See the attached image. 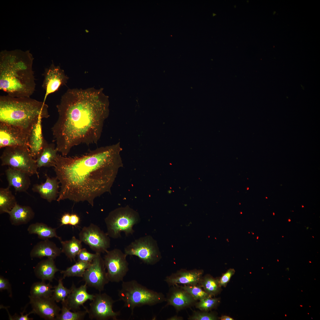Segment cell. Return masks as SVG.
<instances>
[{
    "instance_id": "6da1fadb",
    "label": "cell",
    "mask_w": 320,
    "mask_h": 320,
    "mask_svg": "<svg viewBox=\"0 0 320 320\" xmlns=\"http://www.w3.org/2000/svg\"><path fill=\"white\" fill-rule=\"evenodd\" d=\"M119 143L100 147L80 156L58 154L54 167L61 184L57 201L68 199L87 201L92 206L95 199L111 188L122 166Z\"/></svg>"
},
{
    "instance_id": "7a4b0ae2",
    "label": "cell",
    "mask_w": 320,
    "mask_h": 320,
    "mask_svg": "<svg viewBox=\"0 0 320 320\" xmlns=\"http://www.w3.org/2000/svg\"><path fill=\"white\" fill-rule=\"evenodd\" d=\"M103 89H69L56 107L58 119L51 130L58 152L66 156L73 147L97 144L109 114Z\"/></svg>"
},
{
    "instance_id": "3957f363",
    "label": "cell",
    "mask_w": 320,
    "mask_h": 320,
    "mask_svg": "<svg viewBox=\"0 0 320 320\" xmlns=\"http://www.w3.org/2000/svg\"><path fill=\"white\" fill-rule=\"evenodd\" d=\"M34 58L29 50H4L0 53V89L13 97H30L36 84Z\"/></svg>"
},
{
    "instance_id": "277c9868",
    "label": "cell",
    "mask_w": 320,
    "mask_h": 320,
    "mask_svg": "<svg viewBox=\"0 0 320 320\" xmlns=\"http://www.w3.org/2000/svg\"><path fill=\"white\" fill-rule=\"evenodd\" d=\"M44 102L30 97L0 96V123L17 127L29 134L41 119L49 116Z\"/></svg>"
},
{
    "instance_id": "5b68a950",
    "label": "cell",
    "mask_w": 320,
    "mask_h": 320,
    "mask_svg": "<svg viewBox=\"0 0 320 320\" xmlns=\"http://www.w3.org/2000/svg\"><path fill=\"white\" fill-rule=\"evenodd\" d=\"M118 296V300L124 302V307L130 309L132 315L136 307L153 306L166 301L163 293L149 289L135 280L122 281Z\"/></svg>"
},
{
    "instance_id": "8992f818",
    "label": "cell",
    "mask_w": 320,
    "mask_h": 320,
    "mask_svg": "<svg viewBox=\"0 0 320 320\" xmlns=\"http://www.w3.org/2000/svg\"><path fill=\"white\" fill-rule=\"evenodd\" d=\"M140 220L138 213L128 206L116 208L105 219L106 233L114 239L120 237L122 232L127 236L132 235L135 232L133 227Z\"/></svg>"
},
{
    "instance_id": "52a82bcc",
    "label": "cell",
    "mask_w": 320,
    "mask_h": 320,
    "mask_svg": "<svg viewBox=\"0 0 320 320\" xmlns=\"http://www.w3.org/2000/svg\"><path fill=\"white\" fill-rule=\"evenodd\" d=\"M0 158L1 166H7L21 171L30 176L36 175L39 178L36 160L32 156L27 146L5 147Z\"/></svg>"
},
{
    "instance_id": "ba28073f",
    "label": "cell",
    "mask_w": 320,
    "mask_h": 320,
    "mask_svg": "<svg viewBox=\"0 0 320 320\" xmlns=\"http://www.w3.org/2000/svg\"><path fill=\"white\" fill-rule=\"evenodd\" d=\"M124 252L127 255L135 256L144 263L153 265L161 258L156 241L150 235L137 239L126 247Z\"/></svg>"
},
{
    "instance_id": "9c48e42d",
    "label": "cell",
    "mask_w": 320,
    "mask_h": 320,
    "mask_svg": "<svg viewBox=\"0 0 320 320\" xmlns=\"http://www.w3.org/2000/svg\"><path fill=\"white\" fill-rule=\"evenodd\" d=\"M105 253L103 260L109 281L118 283L123 281L129 270L127 255L117 248L108 250Z\"/></svg>"
},
{
    "instance_id": "30bf717a",
    "label": "cell",
    "mask_w": 320,
    "mask_h": 320,
    "mask_svg": "<svg viewBox=\"0 0 320 320\" xmlns=\"http://www.w3.org/2000/svg\"><path fill=\"white\" fill-rule=\"evenodd\" d=\"M115 302L106 293L95 294L89 304V308H86L89 318L92 320H117L120 312L113 311V305Z\"/></svg>"
},
{
    "instance_id": "8fae6325",
    "label": "cell",
    "mask_w": 320,
    "mask_h": 320,
    "mask_svg": "<svg viewBox=\"0 0 320 320\" xmlns=\"http://www.w3.org/2000/svg\"><path fill=\"white\" fill-rule=\"evenodd\" d=\"M79 239L96 253H104L111 245L110 239L106 233L97 225L91 223L84 227L79 234Z\"/></svg>"
},
{
    "instance_id": "7c38bea8",
    "label": "cell",
    "mask_w": 320,
    "mask_h": 320,
    "mask_svg": "<svg viewBox=\"0 0 320 320\" xmlns=\"http://www.w3.org/2000/svg\"><path fill=\"white\" fill-rule=\"evenodd\" d=\"M96 253L90 265L85 271L82 278L87 286L94 288L101 292L110 281L103 258L100 253Z\"/></svg>"
},
{
    "instance_id": "4fadbf2b",
    "label": "cell",
    "mask_w": 320,
    "mask_h": 320,
    "mask_svg": "<svg viewBox=\"0 0 320 320\" xmlns=\"http://www.w3.org/2000/svg\"><path fill=\"white\" fill-rule=\"evenodd\" d=\"M44 79L42 87L45 91L44 102L48 95L57 91L62 86L65 85L69 77L59 66L53 63L45 69L43 74Z\"/></svg>"
},
{
    "instance_id": "5bb4252c",
    "label": "cell",
    "mask_w": 320,
    "mask_h": 320,
    "mask_svg": "<svg viewBox=\"0 0 320 320\" xmlns=\"http://www.w3.org/2000/svg\"><path fill=\"white\" fill-rule=\"evenodd\" d=\"M34 314L47 320H55L61 311L60 308L52 297H36L29 296Z\"/></svg>"
},
{
    "instance_id": "9a60e30c",
    "label": "cell",
    "mask_w": 320,
    "mask_h": 320,
    "mask_svg": "<svg viewBox=\"0 0 320 320\" xmlns=\"http://www.w3.org/2000/svg\"><path fill=\"white\" fill-rule=\"evenodd\" d=\"M28 135V134L17 127L0 123V148L27 146Z\"/></svg>"
},
{
    "instance_id": "2e32d148",
    "label": "cell",
    "mask_w": 320,
    "mask_h": 320,
    "mask_svg": "<svg viewBox=\"0 0 320 320\" xmlns=\"http://www.w3.org/2000/svg\"><path fill=\"white\" fill-rule=\"evenodd\" d=\"M166 297V306H173L177 312L194 306L197 301L179 285L170 287Z\"/></svg>"
},
{
    "instance_id": "e0dca14e",
    "label": "cell",
    "mask_w": 320,
    "mask_h": 320,
    "mask_svg": "<svg viewBox=\"0 0 320 320\" xmlns=\"http://www.w3.org/2000/svg\"><path fill=\"white\" fill-rule=\"evenodd\" d=\"M203 274L204 271L202 269H182L167 276L164 281L169 287L179 284L197 285L199 284Z\"/></svg>"
},
{
    "instance_id": "ac0fdd59",
    "label": "cell",
    "mask_w": 320,
    "mask_h": 320,
    "mask_svg": "<svg viewBox=\"0 0 320 320\" xmlns=\"http://www.w3.org/2000/svg\"><path fill=\"white\" fill-rule=\"evenodd\" d=\"M86 284L77 287L73 283L71 287V291L67 297L64 303L71 311H76L79 310L81 306L85 307L83 305L88 300L92 301L95 295L90 294L87 291Z\"/></svg>"
},
{
    "instance_id": "d6986e66",
    "label": "cell",
    "mask_w": 320,
    "mask_h": 320,
    "mask_svg": "<svg viewBox=\"0 0 320 320\" xmlns=\"http://www.w3.org/2000/svg\"><path fill=\"white\" fill-rule=\"evenodd\" d=\"M42 120L40 119L33 126L28 138L27 146L32 156L35 160L39 156L47 143L43 136Z\"/></svg>"
},
{
    "instance_id": "ffe728a7",
    "label": "cell",
    "mask_w": 320,
    "mask_h": 320,
    "mask_svg": "<svg viewBox=\"0 0 320 320\" xmlns=\"http://www.w3.org/2000/svg\"><path fill=\"white\" fill-rule=\"evenodd\" d=\"M45 175V181L40 184L33 185L32 190L34 192L38 193L41 198L50 203L57 200L59 193L60 183L56 177H50L46 173Z\"/></svg>"
},
{
    "instance_id": "44dd1931",
    "label": "cell",
    "mask_w": 320,
    "mask_h": 320,
    "mask_svg": "<svg viewBox=\"0 0 320 320\" xmlns=\"http://www.w3.org/2000/svg\"><path fill=\"white\" fill-rule=\"evenodd\" d=\"M9 187H13L16 192H25L31 184L30 177L28 174L9 167L5 171Z\"/></svg>"
},
{
    "instance_id": "7402d4cb",
    "label": "cell",
    "mask_w": 320,
    "mask_h": 320,
    "mask_svg": "<svg viewBox=\"0 0 320 320\" xmlns=\"http://www.w3.org/2000/svg\"><path fill=\"white\" fill-rule=\"evenodd\" d=\"M61 249L53 242L47 239L37 243L31 250V258H41L44 257L54 259L60 255Z\"/></svg>"
},
{
    "instance_id": "603a6c76",
    "label": "cell",
    "mask_w": 320,
    "mask_h": 320,
    "mask_svg": "<svg viewBox=\"0 0 320 320\" xmlns=\"http://www.w3.org/2000/svg\"><path fill=\"white\" fill-rule=\"evenodd\" d=\"M11 223L15 225L26 224L34 217L35 213L30 206L17 203L8 213Z\"/></svg>"
},
{
    "instance_id": "cb8c5ba5",
    "label": "cell",
    "mask_w": 320,
    "mask_h": 320,
    "mask_svg": "<svg viewBox=\"0 0 320 320\" xmlns=\"http://www.w3.org/2000/svg\"><path fill=\"white\" fill-rule=\"evenodd\" d=\"M54 259L47 258L38 263L34 271L37 278L43 281H52L56 273L60 271L56 266Z\"/></svg>"
},
{
    "instance_id": "d4e9b609",
    "label": "cell",
    "mask_w": 320,
    "mask_h": 320,
    "mask_svg": "<svg viewBox=\"0 0 320 320\" xmlns=\"http://www.w3.org/2000/svg\"><path fill=\"white\" fill-rule=\"evenodd\" d=\"M58 152L55 144L47 143L36 160L38 168L54 167L58 154Z\"/></svg>"
},
{
    "instance_id": "484cf974",
    "label": "cell",
    "mask_w": 320,
    "mask_h": 320,
    "mask_svg": "<svg viewBox=\"0 0 320 320\" xmlns=\"http://www.w3.org/2000/svg\"><path fill=\"white\" fill-rule=\"evenodd\" d=\"M56 230L44 223H36L30 225L27 231L30 234L37 235L39 238L43 240L55 237L61 240V238L57 234Z\"/></svg>"
},
{
    "instance_id": "4316f807",
    "label": "cell",
    "mask_w": 320,
    "mask_h": 320,
    "mask_svg": "<svg viewBox=\"0 0 320 320\" xmlns=\"http://www.w3.org/2000/svg\"><path fill=\"white\" fill-rule=\"evenodd\" d=\"M62 248L61 252L64 253L71 261L75 260V257L82 248V242L75 236L68 240H60Z\"/></svg>"
},
{
    "instance_id": "83f0119b",
    "label": "cell",
    "mask_w": 320,
    "mask_h": 320,
    "mask_svg": "<svg viewBox=\"0 0 320 320\" xmlns=\"http://www.w3.org/2000/svg\"><path fill=\"white\" fill-rule=\"evenodd\" d=\"M17 203L10 187L0 188V214L8 213Z\"/></svg>"
},
{
    "instance_id": "f1b7e54d",
    "label": "cell",
    "mask_w": 320,
    "mask_h": 320,
    "mask_svg": "<svg viewBox=\"0 0 320 320\" xmlns=\"http://www.w3.org/2000/svg\"><path fill=\"white\" fill-rule=\"evenodd\" d=\"M199 284L211 296L216 295L221 291V287L219 285V278H215L209 274L203 276Z\"/></svg>"
},
{
    "instance_id": "f546056e",
    "label": "cell",
    "mask_w": 320,
    "mask_h": 320,
    "mask_svg": "<svg viewBox=\"0 0 320 320\" xmlns=\"http://www.w3.org/2000/svg\"><path fill=\"white\" fill-rule=\"evenodd\" d=\"M53 288L50 283L47 284L44 281L35 282L31 287L30 295L36 297H50L52 295Z\"/></svg>"
},
{
    "instance_id": "4dcf8cb0",
    "label": "cell",
    "mask_w": 320,
    "mask_h": 320,
    "mask_svg": "<svg viewBox=\"0 0 320 320\" xmlns=\"http://www.w3.org/2000/svg\"><path fill=\"white\" fill-rule=\"evenodd\" d=\"M91 263L77 261L65 270L60 271V273L63 275L62 278L64 279L65 277H82L85 271L89 267Z\"/></svg>"
},
{
    "instance_id": "1f68e13d",
    "label": "cell",
    "mask_w": 320,
    "mask_h": 320,
    "mask_svg": "<svg viewBox=\"0 0 320 320\" xmlns=\"http://www.w3.org/2000/svg\"><path fill=\"white\" fill-rule=\"evenodd\" d=\"M62 307L61 313L56 317L55 320H83L87 312L86 307L84 311H78L72 312L65 304L61 303Z\"/></svg>"
},
{
    "instance_id": "d6a6232c",
    "label": "cell",
    "mask_w": 320,
    "mask_h": 320,
    "mask_svg": "<svg viewBox=\"0 0 320 320\" xmlns=\"http://www.w3.org/2000/svg\"><path fill=\"white\" fill-rule=\"evenodd\" d=\"M63 279L62 277L59 278L57 285L53 287L52 297L57 303L64 302L71 291V288L68 289L64 286L63 282Z\"/></svg>"
},
{
    "instance_id": "836d02e7",
    "label": "cell",
    "mask_w": 320,
    "mask_h": 320,
    "mask_svg": "<svg viewBox=\"0 0 320 320\" xmlns=\"http://www.w3.org/2000/svg\"><path fill=\"white\" fill-rule=\"evenodd\" d=\"M209 296L197 301L194 306L200 310L209 311L216 308L220 303L219 298H212Z\"/></svg>"
},
{
    "instance_id": "e575fe53",
    "label": "cell",
    "mask_w": 320,
    "mask_h": 320,
    "mask_svg": "<svg viewBox=\"0 0 320 320\" xmlns=\"http://www.w3.org/2000/svg\"><path fill=\"white\" fill-rule=\"evenodd\" d=\"M180 286L197 301L211 296L204 291L199 284L196 285H183Z\"/></svg>"
},
{
    "instance_id": "d590c367",
    "label": "cell",
    "mask_w": 320,
    "mask_h": 320,
    "mask_svg": "<svg viewBox=\"0 0 320 320\" xmlns=\"http://www.w3.org/2000/svg\"><path fill=\"white\" fill-rule=\"evenodd\" d=\"M219 319L216 314L213 312L199 311H194L190 315L188 320H216Z\"/></svg>"
},
{
    "instance_id": "8d00e7d4",
    "label": "cell",
    "mask_w": 320,
    "mask_h": 320,
    "mask_svg": "<svg viewBox=\"0 0 320 320\" xmlns=\"http://www.w3.org/2000/svg\"><path fill=\"white\" fill-rule=\"evenodd\" d=\"M96 254V253L93 254L89 252L86 248H82L77 255V261L91 263Z\"/></svg>"
},
{
    "instance_id": "74e56055",
    "label": "cell",
    "mask_w": 320,
    "mask_h": 320,
    "mask_svg": "<svg viewBox=\"0 0 320 320\" xmlns=\"http://www.w3.org/2000/svg\"><path fill=\"white\" fill-rule=\"evenodd\" d=\"M235 272V271L234 269L230 268L225 273H223L222 276L219 278V286L221 287H226L231 277L234 274Z\"/></svg>"
},
{
    "instance_id": "f35d334b",
    "label": "cell",
    "mask_w": 320,
    "mask_h": 320,
    "mask_svg": "<svg viewBox=\"0 0 320 320\" xmlns=\"http://www.w3.org/2000/svg\"><path fill=\"white\" fill-rule=\"evenodd\" d=\"M7 290L9 293L10 296H12V288L11 284L8 280L2 276H0V291Z\"/></svg>"
},
{
    "instance_id": "ab89813d",
    "label": "cell",
    "mask_w": 320,
    "mask_h": 320,
    "mask_svg": "<svg viewBox=\"0 0 320 320\" xmlns=\"http://www.w3.org/2000/svg\"><path fill=\"white\" fill-rule=\"evenodd\" d=\"M24 310L22 313H20L21 315L19 316L17 314L13 316H9V319L11 320H32L33 319L32 318H30L28 317V316L31 313H34L33 311L32 310L31 311L29 312L28 313L26 314L25 315H24L23 313L24 312Z\"/></svg>"
},
{
    "instance_id": "60d3db41",
    "label": "cell",
    "mask_w": 320,
    "mask_h": 320,
    "mask_svg": "<svg viewBox=\"0 0 320 320\" xmlns=\"http://www.w3.org/2000/svg\"><path fill=\"white\" fill-rule=\"evenodd\" d=\"M71 215L66 213L63 215L61 218V225H70Z\"/></svg>"
},
{
    "instance_id": "b9f144b4",
    "label": "cell",
    "mask_w": 320,
    "mask_h": 320,
    "mask_svg": "<svg viewBox=\"0 0 320 320\" xmlns=\"http://www.w3.org/2000/svg\"><path fill=\"white\" fill-rule=\"evenodd\" d=\"M79 217L76 214L71 215L70 225L72 226H76L78 225L80 222Z\"/></svg>"
},
{
    "instance_id": "7bdbcfd3",
    "label": "cell",
    "mask_w": 320,
    "mask_h": 320,
    "mask_svg": "<svg viewBox=\"0 0 320 320\" xmlns=\"http://www.w3.org/2000/svg\"><path fill=\"white\" fill-rule=\"evenodd\" d=\"M167 320H183V318L182 316L176 315L167 318Z\"/></svg>"
},
{
    "instance_id": "ee69618b",
    "label": "cell",
    "mask_w": 320,
    "mask_h": 320,
    "mask_svg": "<svg viewBox=\"0 0 320 320\" xmlns=\"http://www.w3.org/2000/svg\"><path fill=\"white\" fill-rule=\"evenodd\" d=\"M219 319H220L221 320H234L232 318L230 317L229 316L224 315L222 316L221 317L219 318Z\"/></svg>"
},
{
    "instance_id": "f6af8a7d",
    "label": "cell",
    "mask_w": 320,
    "mask_h": 320,
    "mask_svg": "<svg viewBox=\"0 0 320 320\" xmlns=\"http://www.w3.org/2000/svg\"><path fill=\"white\" fill-rule=\"evenodd\" d=\"M290 221H291V220H290V219H289V221L290 222Z\"/></svg>"
},
{
    "instance_id": "bcb514c9",
    "label": "cell",
    "mask_w": 320,
    "mask_h": 320,
    "mask_svg": "<svg viewBox=\"0 0 320 320\" xmlns=\"http://www.w3.org/2000/svg\"><path fill=\"white\" fill-rule=\"evenodd\" d=\"M302 207H304V206H302Z\"/></svg>"
},
{
    "instance_id": "7dc6e473",
    "label": "cell",
    "mask_w": 320,
    "mask_h": 320,
    "mask_svg": "<svg viewBox=\"0 0 320 320\" xmlns=\"http://www.w3.org/2000/svg\"><path fill=\"white\" fill-rule=\"evenodd\" d=\"M273 215H274V213H273Z\"/></svg>"
}]
</instances>
